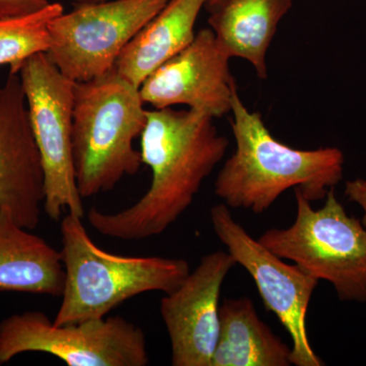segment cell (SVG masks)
Segmentation results:
<instances>
[{"instance_id":"7c38bea8","label":"cell","mask_w":366,"mask_h":366,"mask_svg":"<svg viewBox=\"0 0 366 366\" xmlns=\"http://www.w3.org/2000/svg\"><path fill=\"white\" fill-rule=\"evenodd\" d=\"M44 171L20 74L0 85V209L34 230L44 204Z\"/></svg>"},{"instance_id":"52a82bcc","label":"cell","mask_w":366,"mask_h":366,"mask_svg":"<svg viewBox=\"0 0 366 366\" xmlns=\"http://www.w3.org/2000/svg\"><path fill=\"white\" fill-rule=\"evenodd\" d=\"M29 118L44 171L43 209L52 220L64 214L84 218L72 158V112L76 83L45 52L30 57L20 72Z\"/></svg>"},{"instance_id":"8992f818","label":"cell","mask_w":366,"mask_h":366,"mask_svg":"<svg viewBox=\"0 0 366 366\" xmlns=\"http://www.w3.org/2000/svg\"><path fill=\"white\" fill-rule=\"evenodd\" d=\"M49 354L69 366H146V335L122 317L56 325L42 312L28 310L0 322V365L20 354Z\"/></svg>"},{"instance_id":"ac0fdd59","label":"cell","mask_w":366,"mask_h":366,"mask_svg":"<svg viewBox=\"0 0 366 366\" xmlns=\"http://www.w3.org/2000/svg\"><path fill=\"white\" fill-rule=\"evenodd\" d=\"M50 4L49 0H0V20L36 13Z\"/></svg>"},{"instance_id":"3957f363","label":"cell","mask_w":366,"mask_h":366,"mask_svg":"<svg viewBox=\"0 0 366 366\" xmlns=\"http://www.w3.org/2000/svg\"><path fill=\"white\" fill-rule=\"evenodd\" d=\"M64 269L54 324L103 319L124 301L146 292H172L190 273L189 262L163 257H124L103 250L83 218L66 213L60 226Z\"/></svg>"},{"instance_id":"4fadbf2b","label":"cell","mask_w":366,"mask_h":366,"mask_svg":"<svg viewBox=\"0 0 366 366\" xmlns=\"http://www.w3.org/2000/svg\"><path fill=\"white\" fill-rule=\"evenodd\" d=\"M0 209V292L60 297L64 269L60 250Z\"/></svg>"},{"instance_id":"ba28073f","label":"cell","mask_w":366,"mask_h":366,"mask_svg":"<svg viewBox=\"0 0 366 366\" xmlns=\"http://www.w3.org/2000/svg\"><path fill=\"white\" fill-rule=\"evenodd\" d=\"M170 0H108L81 4L49 25L46 55L74 83L112 71L127 45Z\"/></svg>"},{"instance_id":"e0dca14e","label":"cell","mask_w":366,"mask_h":366,"mask_svg":"<svg viewBox=\"0 0 366 366\" xmlns=\"http://www.w3.org/2000/svg\"><path fill=\"white\" fill-rule=\"evenodd\" d=\"M64 6L51 2L36 13L0 20V66H9V74H19L24 64L49 48V25L64 13Z\"/></svg>"},{"instance_id":"7a4b0ae2","label":"cell","mask_w":366,"mask_h":366,"mask_svg":"<svg viewBox=\"0 0 366 366\" xmlns=\"http://www.w3.org/2000/svg\"><path fill=\"white\" fill-rule=\"evenodd\" d=\"M231 120L236 149L215 182L216 196L232 209L262 214L288 189H300L310 202L325 199L343 178L338 148L297 150L272 136L262 115L250 112L237 90Z\"/></svg>"},{"instance_id":"44dd1931","label":"cell","mask_w":366,"mask_h":366,"mask_svg":"<svg viewBox=\"0 0 366 366\" xmlns=\"http://www.w3.org/2000/svg\"><path fill=\"white\" fill-rule=\"evenodd\" d=\"M78 4H97V2L108 1V0H74Z\"/></svg>"},{"instance_id":"5b68a950","label":"cell","mask_w":366,"mask_h":366,"mask_svg":"<svg viewBox=\"0 0 366 366\" xmlns=\"http://www.w3.org/2000/svg\"><path fill=\"white\" fill-rule=\"evenodd\" d=\"M295 190L296 218L285 229H269L259 242L317 280L329 282L339 300L366 302V228L348 215L334 189L319 209Z\"/></svg>"},{"instance_id":"ffe728a7","label":"cell","mask_w":366,"mask_h":366,"mask_svg":"<svg viewBox=\"0 0 366 366\" xmlns=\"http://www.w3.org/2000/svg\"><path fill=\"white\" fill-rule=\"evenodd\" d=\"M227 1V0H207L206 7L207 9L211 13L214 9H218L219 6H222L224 2Z\"/></svg>"},{"instance_id":"277c9868","label":"cell","mask_w":366,"mask_h":366,"mask_svg":"<svg viewBox=\"0 0 366 366\" xmlns=\"http://www.w3.org/2000/svg\"><path fill=\"white\" fill-rule=\"evenodd\" d=\"M139 86L114 69L74 86L72 158L81 197L114 189L143 165L134 141L148 119Z\"/></svg>"},{"instance_id":"6da1fadb","label":"cell","mask_w":366,"mask_h":366,"mask_svg":"<svg viewBox=\"0 0 366 366\" xmlns=\"http://www.w3.org/2000/svg\"><path fill=\"white\" fill-rule=\"evenodd\" d=\"M141 136L143 164L150 187L139 201L115 213L95 208L88 221L101 235L139 242L165 232L189 208L204 180L225 157L229 141L214 118L197 110L173 107L147 112Z\"/></svg>"},{"instance_id":"8fae6325","label":"cell","mask_w":366,"mask_h":366,"mask_svg":"<svg viewBox=\"0 0 366 366\" xmlns=\"http://www.w3.org/2000/svg\"><path fill=\"white\" fill-rule=\"evenodd\" d=\"M236 264L229 252L204 255L194 272L160 302L173 366H211L220 329V293Z\"/></svg>"},{"instance_id":"2e32d148","label":"cell","mask_w":366,"mask_h":366,"mask_svg":"<svg viewBox=\"0 0 366 366\" xmlns=\"http://www.w3.org/2000/svg\"><path fill=\"white\" fill-rule=\"evenodd\" d=\"M211 366L292 365V349L262 322L249 297L226 298Z\"/></svg>"},{"instance_id":"30bf717a","label":"cell","mask_w":366,"mask_h":366,"mask_svg":"<svg viewBox=\"0 0 366 366\" xmlns=\"http://www.w3.org/2000/svg\"><path fill=\"white\" fill-rule=\"evenodd\" d=\"M230 59L212 29H203L187 48L144 79L139 86L142 100L153 109L185 105L213 118L223 117L231 113L237 90Z\"/></svg>"},{"instance_id":"5bb4252c","label":"cell","mask_w":366,"mask_h":366,"mask_svg":"<svg viewBox=\"0 0 366 366\" xmlns=\"http://www.w3.org/2000/svg\"><path fill=\"white\" fill-rule=\"evenodd\" d=\"M206 2L170 0L127 45L113 69L139 88L152 72L194 41L197 16Z\"/></svg>"},{"instance_id":"9a60e30c","label":"cell","mask_w":366,"mask_h":366,"mask_svg":"<svg viewBox=\"0 0 366 366\" xmlns=\"http://www.w3.org/2000/svg\"><path fill=\"white\" fill-rule=\"evenodd\" d=\"M292 4V0H227L211 11L208 23L229 56L247 60L264 79L267 52Z\"/></svg>"},{"instance_id":"9c48e42d","label":"cell","mask_w":366,"mask_h":366,"mask_svg":"<svg viewBox=\"0 0 366 366\" xmlns=\"http://www.w3.org/2000/svg\"><path fill=\"white\" fill-rule=\"evenodd\" d=\"M209 218L218 239L227 247L236 264L247 269L257 285L264 307L273 312L292 340V365L322 366L307 332V315L319 280L297 264H288L254 239L240 225L225 204L209 209Z\"/></svg>"},{"instance_id":"d6986e66","label":"cell","mask_w":366,"mask_h":366,"mask_svg":"<svg viewBox=\"0 0 366 366\" xmlns=\"http://www.w3.org/2000/svg\"><path fill=\"white\" fill-rule=\"evenodd\" d=\"M345 196L349 201L357 204L362 209L363 217L361 222L366 228V180L357 178L346 182Z\"/></svg>"}]
</instances>
